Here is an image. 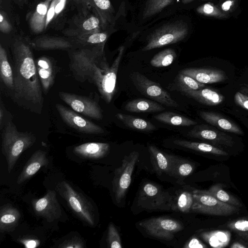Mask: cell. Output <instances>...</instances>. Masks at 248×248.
<instances>
[{
	"label": "cell",
	"instance_id": "6da1fadb",
	"mask_svg": "<svg viewBox=\"0 0 248 248\" xmlns=\"http://www.w3.org/2000/svg\"><path fill=\"white\" fill-rule=\"evenodd\" d=\"M105 44L82 47L68 50L69 68L75 79L93 84L102 98L111 102L116 91L117 76L124 47L118 48V54L109 66L104 52Z\"/></svg>",
	"mask_w": 248,
	"mask_h": 248
},
{
	"label": "cell",
	"instance_id": "7a4b0ae2",
	"mask_svg": "<svg viewBox=\"0 0 248 248\" xmlns=\"http://www.w3.org/2000/svg\"><path fill=\"white\" fill-rule=\"evenodd\" d=\"M14 88L12 98L18 106L41 114L44 107L43 89L37 74L31 41L17 35L11 43Z\"/></svg>",
	"mask_w": 248,
	"mask_h": 248
},
{
	"label": "cell",
	"instance_id": "3957f363",
	"mask_svg": "<svg viewBox=\"0 0 248 248\" xmlns=\"http://www.w3.org/2000/svg\"><path fill=\"white\" fill-rule=\"evenodd\" d=\"M1 151L10 173L21 153L31 147L36 141V137L31 132L17 130L12 122L7 123L2 131Z\"/></svg>",
	"mask_w": 248,
	"mask_h": 248
},
{
	"label": "cell",
	"instance_id": "277c9868",
	"mask_svg": "<svg viewBox=\"0 0 248 248\" xmlns=\"http://www.w3.org/2000/svg\"><path fill=\"white\" fill-rule=\"evenodd\" d=\"M56 189L78 218L91 226L94 225V207L84 195L65 181L58 183Z\"/></svg>",
	"mask_w": 248,
	"mask_h": 248
},
{
	"label": "cell",
	"instance_id": "5b68a950",
	"mask_svg": "<svg viewBox=\"0 0 248 248\" xmlns=\"http://www.w3.org/2000/svg\"><path fill=\"white\" fill-rule=\"evenodd\" d=\"M188 33V27L183 20H178L164 24L156 29L147 38L143 51L159 48L184 40Z\"/></svg>",
	"mask_w": 248,
	"mask_h": 248
},
{
	"label": "cell",
	"instance_id": "8992f818",
	"mask_svg": "<svg viewBox=\"0 0 248 248\" xmlns=\"http://www.w3.org/2000/svg\"><path fill=\"white\" fill-rule=\"evenodd\" d=\"M191 212L215 216H229L237 212L239 208L220 201L207 190L193 189Z\"/></svg>",
	"mask_w": 248,
	"mask_h": 248
},
{
	"label": "cell",
	"instance_id": "52a82bcc",
	"mask_svg": "<svg viewBox=\"0 0 248 248\" xmlns=\"http://www.w3.org/2000/svg\"><path fill=\"white\" fill-rule=\"evenodd\" d=\"M173 198L169 192L152 183L145 184L140 191L138 205L145 210L172 209Z\"/></svg>",
	"mask_w": 248,
	"mask_h": 248
},
{
	"label": "cell",
	"instance_id": "ba28073f",
	"mask_svg": "<svg viewBox=\"0 0 248 248\" xmlns=\"http://www.w3.org/2000/svg\"><path fill=\"white\" fill-rule=\"evenodd\" d=\"M104 30L98 15L91 9L78 11L70 19L68 26L62 31L64 36L75 37Z\"/></svg>",
	"mask_w": 248,
	"mask_h": 248
},
{
	"label": "cell",
	"instance_id": "9c48e42d",
	"mask_svg": "<svg viewBox=\"0 0 248 248\" xmlns=\"http://www.w3.org/2000/svg\"><path fill=\"white\" fill-rule=\"evenodd\" d=\"M129 77L136 89L145 96L168 107H179L168 92L143 74L134 71L130 73Z\"/></svg>",
	"mask_w": 248,
	"mask_h": 248
},
{
	"label": "cell",
	"instance_id": "30bf717a",
	"mask_svg": "<svg viewBox=\"0 0 248 248\" xmlns=\"http://www.w3.org/2000/svg\"><path fill=\"white\" fill-rule=\"evenodd\" d=\"M139 153L133 151L125 155L122 166L115 170L112 181V189L117 202H121L124 197L131 183V177Z\"/></svg>",
	"mask_w": 248,
	"mask_h": 248
},
{
	"label": "cell",
	"instance_id": "8fae6325",
	"mask_svg": "<svg viewBox=\"0 0 248 248\" xmlns=\"http://www.w3.org/2000/svg\"><path fill=\"white\" fill-rule=\"evenodd\" d=\"M139 225L149 235L166 240L172 239L174 234L184 228L178 220L163 217L144 219L139 223Z\"/></svg>",
	"mask_w": 248,
	"mask_h": 248
},
{
	"label": "cell",
	"instance_id": "7c38bea8",
	"mask_svg": "<svg viewBox=\"0 0 248 248\" xmlns=\"http://www.w3.org/2000/svg\"><path fill=\"white\" fill-rule=\"evenodd\" d=\"M61 99L73 110L96 120L103 118L102 110L98 104L88 97L61 92Z\"/></svg>",
	"mask_w": 248,
	"mask_h": 248
},
{
	"label": "cell",
	"instance_id": "4fadbf2b",
	"mask_svg": "<svg viewBox=\"0 0 248 248\" xmlns=\"http://www.w3.org/2000/svg\"><path fill=\"white\" fill-rule=\"evenodd\" d=\"M56 108L62 119L70 127L86 134H102L104 129L99 125L86 119L64 106L56 104Z\"/></svg>",
	"mask_w": 248,
	"mask_h": 248
},
{
	"label": "cell",
	"instance_id": "5bb4252c",
	"mask_svg": "<svg viewBox=\"0 0 248 248\" xmlns=\"http://www.w3.org/2000/svg\"><path fill=\"white\" fill-rule=\"evenodd\" d=\"M32 205L35 214L48 222H52L62 217V209L54 190H49L42 198L33 200Z\"/></svg>",
	"mask_w": 248,
	"mask_h": 248
},
{
	"label": "cell",
	"instance_id": "9a60e30c",
	"mask_svg": "<svg viewBox=\"0 0 248 248\" xmlns=\"http://www.w3.org/2000/svg\"><path fill=\"white\" fill-rule=\"evenodd\" d=\"M78 11L91 9L100 17L103 29L107 30L114 22L115 10L110 0H72Z\"/></svg>",
	"mask_w": 248,
	"mask_h": 248
},
{
	"label": "cell",
	"instance_id": "2e32d148",
	"mask_svg": "<svg viewBox=\"0 0 248 248\" xmlns=\"http://www.w3.org/2000/svg\"><path fill=\"white\" fill-rule=\"evenodd\" d=\"M33 49L37 50H66L76 48L72 37L40 35L31 40Z\"/></svg>",
	"mask_w": 248,
	"mask_h": 248
},
{
	"label": "cell",
	"instance_id": "e0dca14e",
	"mask_svg": "<svg viewBox=\"0 0 248 248\" xmlns=\"http://www.w3.org/2000/svg\"><path fill=\"white\" fill-rule=\"evenodd\" d=\"M188 134L191 137L208 141L215 145L231 147L234 144L231 136L216 129L206 128L203 125L195 126Z\"/></svg>",
	"mask_w": 248,
	"mask_h": 248
},
{
	"label": "cell",
	"instance_id": "ac0fdd59",
	"mask_svg": "<svg viewBox=\"0 0 248 248\" xmlns=\"http://www.w3.org/2000/svg\"><path fill=\"white\" fill-rule=\"evenodd\" d=\"M53 0H42L27 16L31 31L36 34L46 31L47 13Z\"/></svg>",
	"mask_w": 248,
	"mask_h": 248
},
{
	"label": "cell",
	"instance_id": "d6986e66",
	"mask_svg": "<svg viewBox=\"0 0 248 248\" xmlns=\"http://www.w3.org/2000/svg\"><path fill=\"white\" fill-rule=\"evenodd\" d=\"M35 64L43 92L46 94L55 82L56 69L53 61L43 56L35 61Z\"/></svg>",
	"mask_w": 248,
	"mask_h": 248
},
{
	"label": "cell",
	"instance_id": "ffe728a7",
	"mask_svg": "<svg viewBox=\"0 0 248 248\" xmlns=\"http://www.w3.org/2000/svg\"><path fill=\"white\" fill-rule=\"evenodd\" d=\"M180 73L203 84L222 82L227 78L225 72L214 68H188L181 70Z\"/></svg>",
	"mask_w": 248,
	"mask_h": 248
},
{
	"label": "cell",
	"instance_id": "44dd1931",
	"mask_svg": "<svg viewBox=\"0 0 248 248\" xmlns=\"http://www.w3.org/2000/svg\"><path fill=\"white\" fill-rule=\"evenodd\" d=\"M49 163L46 152L38 150L31 156L19 175L17 183L19 185L31 178L42 167H46Z\"/></svg>",
	"mask_w": 248,
	"mask_h": 248
},
{
	"label": "cell",
	"instance_id": "7402d4cb",
	"mask_svg": "<svg viewBox=\"0 0 248 248\" xmlns=\"http://www.w3.org/2000/svg\"><path fill=\"white\" fill-rule=\"evenodd\" d=\"M109 149L110 145L107 143L87 142L76 146L73 152L81 157L97 159L106 156Z\"/></svg>",
	"mask_w": 248,
	"mask_h": 248
},
{
	"label": "cell",
	"instance_id": "603a6c76",
	"mask_svg": "<svg viewBox=\"0 0 248 248\" xmlns=\"http://www.w3.org/2000/svg\"><path fill=\"white\" fill-rule=\"evenodd\" d=\"M200 115L205 122L221 130L239 135L243 134L236 124L217 113L202 111Z\"/></svg>",
	"mask_w": 248,
	"mask_h": 248
},
{
	"label": "cell",
	"instance_id": "cb8c5ba5",
	"mask_svg": "<svg viewBox=\"0 0 248 248\" xmlns=\"http://www.w3.org/2000/svg\"><path fill=\"white\" fill-rule=\"evenodd\" d=\"M185 95L196 101L208 106L217 105L223 101L224 96L219 93L209 89L197 90H180Z\"/></svg>",
	"mask_w": 248,
	"mask_h": 248
},
{
	"label": "cell",
	"instance_id": "d4e9b609",
	"mask_svg": "<svg viewBox=\"0 0 248 248\" xmlns=\"http://www.w3.org/2000/svg\"><path fill=\"white\" fill-rule=\"evenodd\" d=\"M0 231L1 232L13 231L20 217L19 211L10 204L3 205L0 211Z\"/></svg>",
	"mask_w": 248,
	"mask_h": 248
},
{
	"label": "cell",
	"instance_id": "484cf974",
	"mask_svg": "<svg viewBox=\"0 0 248 248\" xmlns=\"http://www.w3.org/2000/svg\"><path fill=\"white\" fill-rule=\"evenodd\" d=\"M124 109L130 112H156L165 108L161 104L145 98H136L128 102L124 106Z\"/></svg>",
	"mask_w": 248,
	"mask_h": 248
},
{
	"label": "cell",
	"instance_id": "4316f807",
	"mask_svg": "<svg viewBox=\"0 0 248 248\" xmlns=\"http://www.w3.org/2000/svg\"><path fill=\"white\" fill-rule=\"evenodd\" d=\"M107 31V30H102L72 37L76 48L95 46L105 44L109 35Z\"/></svg>",
	"mask_w": 248,
	"mask_h": 248
},
{
	"label": "cell",
	"instance_id": "83f0119b",
	"mask_svg": "<svg viewBox=\"0 0 248 248\" xmlns=\"http://www.w3.org/2000/svg\"><path fill=\"white\" fill-rule=\"evenodd\" d=\"M151 160L154 170L161 175L163 173L169 174L170 168L169 155L163 153L154 145L148 147Z\"/></svg>",
	"mask_w": 248,
	"mask_h": 248
},
{
	"label": "cell",
	"instance_id": "f1b7e54d",
	"mask_svg": "<svg viewBox=\"0 0 248 248\" xmlns=\"http://www.w3.org/2000/svg\"><path fill=\"white\" fill-rule=\"evenodd\" d=\"M115 116L126 126L132 129L144 132L156 129L154 124L140 118L121 113H117Z\"/></svg>",
	"mask_w": 248,
	"mask_h": 248
},
{
	"label": "cell",
	"instance_id": "f546056e",
	"mask_svg": "<svg viewBox=\"0 0 248 248\" xmlns=\"http://www.w3.org/2000/svg\"><path fill=\"white\" fill-rule=\"evenodd\" d=\"M170 168L169 174L176 178H182L190 175L193 171V166L188 161L169 155Z\"/></svg>",
	"mask_w": 248,
	"mask_h": 248
},
{
	"label": "cell",
	"instance_id": "4dcf8cb0",
	"mask_svg": "<svg viewBox=\"0 0 248 248\" xmlns=\"http://www.w3.org/2000/svg\"><path fill=\"white\" fill-rule=\"evenodd\" d=\"M0 78L4 85L12 92L14 88L13 68L9 62L5 48L0 45Z\"/></svg>",
	"mask_w": 248,
	"mask_h": 248
},
{
	"label": "cell",
	"instance_id": "1f68e13d",
	"mask_svg": "<svg viewBox=\"0 0 248 248\" xmlns=\"http://www.w3.org/2000/svg\"><path fill=\"white\" fill-rule=\"evenodd\" d=\"M173 143L178 146L196 151L220 155H228V154L225 151L214 145L206 143L181 140H175L173 141Z\"/></svg>",
	"mask_w": 248,
	"mask_h": 248
},
{
	"label": "cell",
	"instance_id": "d6a6232c",
	"mask_svg": "<svg viewBox=\"0 0 248 248\" xmlns=\"http://www.w3.org/2000/svg\"><path fill=\"white\" fill-rule=\"evenodd\" d=\"M158 121L175 126H190L197 124V122L187 117L169 111L164 112L154 116Z\"/></svg>",
	"mask_w": 248,
	"mask_h": 248
},
{
	"label": "cell",
	"instance_id": "836d02e7",
	"mask_svg": "<svg viewBox=\"0 0 248 248\" xmlns=\"http://www.w3.org/2000/svg\"><path fill=\"white\" fill-rule=\"evenodd\" d=\"M192 190L181 191L175 199H173L172 210L185 213L191 212L193 202Z\"/></svg>",
	"mask_w": 248,
	"mask_h": 248
},
{
	"label": "cell",
	"instance_id": "e575fe53",
	"mask_svg": "<svg viewBox=\"0 0 248 248\" xmlns=\"http://www.w3.org/2000/svg\"><path fill=\"white\" fill-rule=\"evenodd\" d=\"M202 237L211 247L223 248L229 243L230 235L228 232L216 231L202 233Z\"/></svg>",
	"mask_w": 248,
	"mask_h": 248
},
{
	"label": "cell",
	"instance_id": "d590c367",
	"mask_svg": "<svg viewBox=\"0 0 248 248\" xmlns=\"http://www.w3.org/2000/svg\"><path fill=\"white\" fill-rule=\"evenodd\" d=\"M177 56L174 49L167 48L155 54L150 61L152 66L155 67H163L170 65Z\"/></svg>",
	"mask_w": 248,
	"mask_h": 248
},
{
	"label": "cell",
	"instance_id": "8d00e7d4",
	"mask_svg": "<svg viewBox=\"0 0 248 248\" xmlns=\"http://www.w3.org/2000/svg\"><path fill=\"white\" fill-rule=\"evenodd\" d=\"M207 191L220 201L239 208L242 206L240 202L224 190L220 184L212 186Z\"/></svg>",
	"mask_w": 248,
	"mask_h": 248
},
{
	"label": "cell",
	"instance_id": "74e56055",
	"mask_svg": "<svg viewBox=\"0 0 248 248\" xmlns=\"http://www.w3.org/2000/svg\"><path fill=\"white\" fill-rule=\"evenodd\" d=\"M174 0H147L144 8L142 18L150 17L162 11Z\"/></svg>",
	"mask_w": 248,
	"mask_h": 248
},
{
	"label": "cell",
	"instance_id": "f35d334b",
	"mask_svg": "<svg viewBox=\"0 0 248 248\" xmlns=\"http://www.w3.org/2000/svg\"><path fill=\"white\" fill-rule=\"evenodd\" d=\"M177 81L180 90H197L205 86L204 84L200 83L190 77L179 72L177 76Z\"/></svg>",
	"mask_w": 248,
	"mask_h": 248
},
{
	"label": "cell",
	"instance_id": "ab89813d",
	"mask_svg": "<svg viewBox=\"0 0 248 248\" xmlns=\"http://www.w3.org/2000/svg\"><path fill=\"white\" fill-rule=\"evenodd\" d=\"M198 13L207 16L217 18H225L228 17V14L223 12L211 3H206L197 8Z\"/></svg>",
	"mask_w": 248,
	"mask_h": 248
},
{
	"label": "cell",
	"instance_id": "60d3db41",
	"mask_svg": "<svg viewBox=\"0 0 248 248\" xmlns=\"http://www.w3.org/2000/svg\"><path fill=\"white\" fill-rule=\"evenodd\" d=\"M228 226L244 240L248 241V219H240L232 221Z\"/></svg>",
	"mask_w": 248,
	"mask_h": 248
},
{
	"label": "cell",
	"instance_id": "b9f144b4",
	"mask_svg": "<svg viewBox=\"0 0 248 248\" xmlns=\"http://www.w3.org/2000/svg\"><path fill=\"white\" fill-rule=\"evenodd\" d=\"M107 241L111 248H121L122 243L119 233L113 223L110 222L108 226Z\"/></svg>",
	"mask_w": 248,
	"mask_h": 248
},
{
	"label": "cell",
	"instance_id": "7bdbcfd3",
	"mask_svg": "<svg viewBox=\"0 0 248 248\" xmlns=\"http://www.w3.org/2000/svg\"><path fill=\"white\" fill-rule=\"evenodd\" d=\"M234 99L237 105L248 110V87H242L235 93Z\"/></svg>",
	"mask_w": 248,
	"mask_h": 248
},
{
	"label": "cell",
	"instance_id": "ee69618b",
	"mask_svg": "<svg viewBox=\"0 0 248 248\" xmlns=\"http://www.w3.org/2000/svg\"><path fill=\"white\" fill-rule=\"evenodd\" d=\"M13 29V27L7 14L2 10L0 11V31L3 33L9 34Z\"/></svg>",
	"mask_w": 248,
	"mask_h": 248
},
{
	"label": "cell",
	"instance_id": "f6af8a7d",
	"mask_svg": "<svg viewBox=\"0 0 248 248\" xmlns=\"http://www.w3.org/2000/svg\"><path fill=\"white\" fill-rule=\"evenodd\" d=\"M59 247L65 248H83L84 247V245L83 241L80 238L74 237L63 242Z\"/></svg>",
	"mask_w": 248,
	"mask_h": 248
},
{
	"label": "cell",
	"instance_id": "bcb514c9",
	"mask_svg": "<svg viewBox=\"0 0 248 248\" xmlns=\"http://www.w3.org/2000/svg\"><path fill=\"white\" fill-rule=\"evenodd\" d=\"M236 3V0H226L224 1L221 5V11L227 13V12L232 11L234 8Z\"/></svg>",
	"mask_w": 248,
	"mask_h": 248
},
{
	"label": "cell",
	"instance_id": "7dc6e473",
	"mask_svg": "<svg viewBox=\"0 0 248 248\" xmlns=\"http://www.w3.org/2000/svg\"><path fill=\"white\" fill-rule=\"evenodd\" d=\"M185 248H205L206 246L203 245L198 239L192 238L184 246Z\"/></svg>",
	"mask_w": 248,
	"mask_h": 248
},
{
	"label": "cell",
	"instance_id": "c3c4849f",
	"mask_svg": "<svg viewBox=\"0 0 248 248\" xmlns=\"http://www.w3.org/2000/svg\"><path fill=\"white\" fill-rule=\"evenodd\" d=\"M25 247L27 248H34L39 245V242L33 239H27L21 241Z\"/></svg>",
	"mask_w": 248,
	"mask_h": 248
},
{
	"label": "cell",
	"instance_id": "681fc988",
	"mask_svg": "<svg viewBox=\"0 0 248 248\" xmlns=\"http://www.w3.org/2000/svg\"><path fill=\"white\" fill-rule=\"evenodd\" d=\"M230 247L231 248H248V241L245 240L236 241Z\"/></svg>",
	"mask_w": 248,
	"mask_h": 248
},
{
	"label": "cell",
	"instance_id": "f907efd6",
	"mask_svg": "<svg viewBox=\"0 0 248 248\" xmlns=\"http://www.w3.org/2000/svg\"><path fill=\"white\" fill-rule=\"evenodd\" d=\"M3 113H4V112H3V110H2V108H1L0 109V125H1V124H2Z\"/></svg>",
	"mask_w": 248,
	"mask_h": 248
},
{
	"label": "cell",
	"instance_id": "816d5d0a",
	"mask_svg": "<svg viewBox=\"0 0 248 248\" xmlns=\"http://www.w3.org/2000/svg\"><path fill=\"white\" fill-rule=\"evenodd\" d=\"M16 1L21 5H23L28 3L29 0H16Z\"/></svg>",
	"mask_w": 248,
	"mask_h": 248
},
{
	"label": "cell",
	"instance_id": "f5cc1de1",
	"mask_svg": "<svg viewBox=\"0 0 248 248\" xmlns=\"http://www.w3.org/2000/svg\"><path fill=\"white\" fill-rule=\"evenodd\" d=\"M194 0H182V1L184 4H186L190 3Z\"/></svg>",
	"mask_w": 248,
	"mask_h": 248
},
{
	"label": "cell",
	"instance_id": "db71d44e",
	"mask_svg": "<svg viewBox=\"0 0 248 248\" xmlns=\"http://www.w3.org/2000/svg\"></svg>",
	"mask_w": 248,
	"mask_h": 248
},
{
	"label": "cell",
	"instance_id": "11a10c76",
	"mask_svg": "<svg viewBox=\"0 0 248 248\" xmlns=\"http://www.w3.org/2000/svg\"></svg>",
	"mask_w": 248,
	"mask_h": 248
}]
</instances>
